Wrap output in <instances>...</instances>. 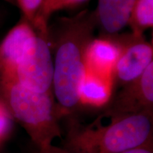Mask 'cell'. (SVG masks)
I'll return each mask as SVG.
<instances>
[{"mask_svg": "<svg viewBox=\"0 0 153 153\" xmlns=\"http://www.w3.org/2000/svg\"><path fill=\"white\" fill-rule=\"evenodd\" d=\"M97 28L94 11H81L57 22L53 38V94L60 116L81 106L79 91L86 71V51Z\"/></svg>", "mask_w": 153, "mask_h": 153, "instance_id": "1", "label": "cell"}, {"mask_svg": "<svg viewBox=\"0 0 153 153\" xmlns=\"http://www.w3.org/2000/svg\"><path fill=\"white\" fill-rule=\"evenodd\" d=\"M106 118V125L98 120L70 125L64 148L71 153H120L152 141V112Z\"/></svg>", "mask_w": 153, "mask_h": 153, "instance_id": "2", "label": "cell"}, {"mask_svg": "<svg viewBox=\"0 0 153 153\" xmlns=\"http://www.w3.org/2000/svg\"><path fill=\"white\" fill-rule=\"evenodd\" d=\"M0 99L35 146L51 145L61 137V116L53 91L38 93L14 80L0 79Z\"/></svg>", "mask_w": 153, "mask_h": 153, "instance_id": "3", "label": "cell"}, {"mask_svg": "<svg viewBox=\"0 0 153 153\" xmlns=\"http://www.w3.org/2000/svg\"><path fill=\"white\" fill-rule=\"evenodd\" d=\"M36 32L31 47L17 68L14 81L38 93L53 91V59L48 33Z\"/></svg>", "mask_w": 153, "mask_h": 153, "instance_id": "4", "label": "cell"}, {"mask_svg": "<svg viewBox=\"0 0 153 153\" xmlns=\"http://www.w3.org/2000/svg\"><path fill=\"white\" fill-rule=\"evenodd\" d=\"M108 36L114 40L120 48L113 73L114 85L123 87L138 78L153 63L152 43L147 41L144 35L133 33Z\"/></svg>", "mask_w": 153, "mask_h": 153, "instance_id": "5", "label": "cell"}, {"mask_svg": "<svg viewBox=\"0 0 153 153\" xmlns=\"http://www.w3.org/2000/svg\"><path fill=\"white\" fill-rule=\"evenodd\" d=\"M121 87L102 116L114 117L152 112L153 63L138 78Z\"/></svg>", "mask_w": 153, "mask_h": 153, "instance_id": "6", "label": "cell"}, {"mask_svg": "<svg viewBox=\"0 0 153 153\" xmlns=\"http://www.w3.org/2000/svg\"><path fill=\"white\" fill-rule=\"evenodd\" d=\"M36 36V30L24 18L9 30L0 43V79H14L17 68Z\"/></svg>", "mask_w": 153, "mask_h": 153, "instance_id": "7", "label": "cell"}, {"mask_svg": "<svg viewBox=\"0 0 153 153\" xmlns=\"http://www.w3.org/2000/svg\"><path fill=\"white\" fill-rule=\"evenodd\" d=\"M119 54V46L110 36L93 38L86 51V70L113 76Z\"/></svg>", "mask_w": 153, "mask_h": 153, "instance_id": "8", "label": "cell"}, {"mask_svg": "<svg viewBox=\"0 0 153 153\" xmlns=\"http://www.w3.org/2000/svg\"><path fill=\"white\" fill-rule=\"evenodd\" d=\"M135 0H98L94 14L101 36L118 33L128 24Z\"/></svg>", "mask_w": 153, "mask_h": 153, "instance_id": "9", "label": "cell"}, {"mask_svg": "<svg viewBox=\"0 0 153 153\" xmlns=\"http://www.w3.org/2000/svg\"><path fill=\"white\" fill-rule=\"evenodd\" d=\"M114 87L113 76L86 70L79 87L80 105L97 108L104 106L110 102Z\"/></svg>", "mask_w": 153, "mask_h": 153, "instance_id": "10", "label": "cell"}, {"mask_svg": "<svg viewBox=\"0 0 153 153\" xmlns=\"http://www.w3.org/2000/svg\"><path fill=\"white\" fill-rule=\"evenodd\" d=\"M127 25L131 33L144 35V32L153 26V0H135Z\"/></svg>", "mask_w": 153, "mask_h": 153, "instance_id": "11", "label": "cell"}, {"mask_svg": "<svg viewBox=\"0 0 153 153\" xmlns=\"http://www.w3.org/2000/svg\"><path fill=\"white\" fill-rule=\"evenodd\" d=\"M87 0H51L41 9L36 18L33 28L36 31H48V19L55 11L73 7Z\"/></svg>", "mask_w": 153, "mask_h": 153, "instance_id": "12", "label": "cell"}, {"mask_svg": "<svg viewBox=\"0 0 153 153\" xmlns=\"http://www.w3.org/2000/svg\"><path fill=\"white\" fill-rule=\"evenodd\" d=\"M22 9L24 19L33 27L44 0H16Z\"/></svg>", "mask_w": 153, "mask_h": 153, "instance_id": "13", "label": "cell"}, {"mask_svg": "<svg viewBox=\"0 0 153 153\" xmlns=\"http://www.w3.org/2000/svg\"><path fill=\"white\" fill-rule=\"evenodd\" d=\"M13 118L0 99V144L8 137L12 128Z\"/></svg>", "mask_w": 153, "mask_h": 153, "instance_id": "14", "label": "cell"}, {"mask_svg": "<svg viewBox=\"0 0 153 153\" xmlns=\"http://www.w3.org/2000/svg\"><path fill=\"white\" fill-rule=\"evenodd\" d=\"M29 153H71L64 148L56 147L53 144L43 147H37L32 144Z\"/></svg>", "mask_w": 153, "mask_h": 153, "instance_id": "15", "label": "cell"}, {"mask_svg": "<svg viewBox=\"0 0 153 153\" xmlns=\"http://www.w3.org/2000/svg\"><path fill=\"white\" fill-rule=\"evenodd\" d=\"M120 153H153L152 141L144 145H142V146L124 151V152Z\"/></svg>", "mask_w": 153, "mask_h": 153, "instance_id": "16", "label": "cell"}, {"mask_svg": "<svg viewBox=\"0 0 153 153\" xmlns=\"http://www.w3.org/2000/svg\"><path fill=\"white\" fill-rule=\"evenodd\" d=\"M50 1H51V0H44V1H43V6H42V8H43V7H45V6ZM42 8H41V9H42Z\"/></svg>", "mask_w": 153, "mask_h": 153, "instance_id": "17", "label": "cell"}, {"mask_svg": "<svg viewBox=\"0 0 153 153\" xmlns=\"http://www.w3.org/2000/svg\"><path fill=\"white\" fill-rule=\"evenodd\" d=\"M4 1H7V2L9 3H11V4H15L16 2V0H4Z\"/></svg>", "mask_w": 153, "mask_h": 153, "instance_id": "18", "label": "cell"}]
</instances>
